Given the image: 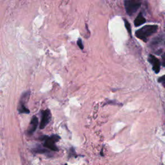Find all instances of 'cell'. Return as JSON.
<instances>
[{
	"instance_id": "6da1fadb",
	"label": "cell",
	"mask_w": 165,
	"mask_h": 165,
	"mask_svg": "<svg viewBox=\"0 0 165 165\" xmlns=\"http://www.w3.org/2000/svg\"><path fill=\"white\" fill-rule=\"evenodd\" d=\"M39 139L43 142V147L52 151H59L58 148L57 147V146L56 145V143H58L59 139H60V137H59L58 135L53 134L50 136H43L39 137Z\"/></svg>"
},
{
	"instance_id": "7a4b0ae2",
	"label": "cell",
	"mask_w": 165,
	"mask_h": 165,
	"mask_svg": "<svg viewBox=\"0 0 165 165\" xmlns=\"http://www.w3.org/2000/svg\"><path fill=\"white\" fill-rule=\"evenodd\" d=\"M158 25H146L136 32V36L143 41L147 42L148 37L158 31Z\"/></svg>"
},
{
	"instance_id": "3957f363",
	"label": "cell",
	"mask_w": 165,
	"mask_h": 165,
	"mask_svg": "<svg viewBox=\"0 0 165 165\" xmlns=\"http://www.w3.org/2000/svg\"><path fill=\"white\" fill-rule=\"evenodd\" d=\"M142 0H124V7L128 15L136 13L141 5Z\"/></svg>"
},
{
	"instance_id": "277c9868",
	"label": "cell",
	"mask_w": 165,
	"mask_h": 165,
	"mask_svg": "<svg viewBox=\"0 0 165 165\" xmlns=\"http://www.w3.org/2000/svg\"><path fill=\"white\" fill-rule=\"evenodd\" d=\"M30 91L24 93L21 97L20 101L19 102L18 110L20 113H30V110L25 107L26 103L28 101L30 97Z\"/></svg>"
},
{
	"instance_id": "5b68a950",
	"label": "cell",
	"mask_w": 165,
	"mask_h": 165,
	"mask_svg": "<svg viewBox=\"0 0 165 165\" xmlns=\"http://www.w3.org/2000/svg\"><path fill=\"white\" fill-rule=\"evenodd\" d=\"M52 118V114L49 109L43 110L41 112V120L40 123L39 128L41 130L44 129L47 124L50 123Z\"/></svg>"
},
{
	"instance_id": "8992f818",
	"label": "cell",
	"mask_w": 165,
	"mask_h": 165,
	"mask_svg": "<svg viewBox=\"0 0 165 165\" xmlns=\"http://www.w3.org/2000/svg\"><path fill=\"white\" fill-rule=\"evenodd\" d=\"M38 118L36 116L34 115L32 118L27 131H26V134L29 135V136H32L34 133L35 131L36 130L37 126H38Z\"/></svg>"
},
{
	"instance_id": "52a82bcc",
	"label": "cell",
	"mask_w": 165,
	"mask_h": 165,
	"mask_svg": "<svg viewBox=\"0 0 165 165\" xmlns=\"http://www.w3.org/2000/svg\"><path fill=\"white\" fill-rule=\"evenodd\" d=\"M148 61L152 65L153 70L156 74H158L160 71V61L153 55H150L148 57Z\"/></svg>"
},
{
	"instance_id": "ba28073f",
	"label": "cell",
	"mask_w": 165,
	"mask_h": 165,
	"mask_svg": "<svg viewBox=\"0 0 165 165\" xmlns=\"http://www.w3.org/2000/svg\"><path fill=\"white\" fill-rule=\"evenodd\" d=\"M33 151L36 153H41V154H45L46 155H48L49 157H51V153L49 151V150L47 149L45 147H42L41 146H37L36 148H35L33 149Z\"/></svg>"
},
{
	"instance_id": "9c48e42d",
	"label": "cell",
	"mask_w": 165,
	"mask_h": 165,
	"mask_svg": "<svg viewBox=\"0 0 165 165\" xmlns=\"http://www.w3.org/2000/svg\"><path fill=\"white\" fill-rule=\"evenodd\" d=\"M145 22H146L145 18L143 17V16L141 13H139L134 21V25L136 26H139L143 25V24L145 23Z\"/></svg>"
},
{
	"instance_id": "30bf717a",
	"label": "cell",
	"mask_w": 165,
	"mask_h": 165,
	"mask_svg": "<svg viewBox=\"0 0 165 165\" xmlns=\"http://www.w3.org/2000/svg\"><path fill=\"white\" fill-rule=\"evenodd\" d=\"M124 24H125V27L127 30V31H128V34L130 35H132V29H131V26H130V24L129 23V22L126 20H124Z\"/></svg>"
},
{
	"instance_id": "8fae6325",
	"label": "cell",
	"mask_w": 165,
	"mask_h": 165,
	"mask_svg": "<svg viewBox=\"0 0 165 165\" xmlns=\"http://www.w3.org/2000/svg\"><path fill=\"white\" fill-rule=\"evenodd\" d=\"M77 154L75 153V149L73 147L72 148H70V150H69V158H72V157H76L77 155H76Z\"/></svg>"
},
{
	"instance_id": "7c38bea8",
	"label": "cell",
	"mask_w": 165,
	"mask_h": 165,
	"mask_svg": "<svg viewBox=\"0 0 165 165\" xmlns=\"http://www.w3.org/2000/svg\"><path fill=\"white\" fill-rule=\"evenodd\" d=\"M77 43V45L79 46V47L80 48V49L83 50V48H84V47H83V43H82V40H81V39H80V38H79V39H78Z\"/></svg>"
},
{
	"instance_id": "4fadbf2b",
	"label": "cell",
	"mask_w": 165,
	"mask_h": 165,
	"mask_svg": "<svg viewBox=\"0 0 165 165\" xmlns=\"http://www.w3.org/2000/svg\"><path fill=\"white\" fill-rule=\"evenodd\" d=\"M158 81L159 83H161L163 85V86H165V75H163V76H162L160 78H159Z\"/></svg>"
},
{
	"instance_id": "5bb4252c",
	"label": "cell",
	"mask_w": 165,
	"mask_h": 165,
	"mask_svg": "<svg viewBox=\"0 0 165 165\" xmlns=\"http://www.w3.org/2000/svg\"><path fill=\"white\" fill-rule=\"evenodd\" d=\"M162 63H163V66L165 67V55H164L162 58Z\"/></svg>"
},
{
	"instance_id": "9a60e30c",
	"label": "cell",
	"mask_w": 165,
	"mask_h": 165,
	"mask_svg": "<svg viewBox=\"0 0 165 165\" xmlns=\"http://www.w3.org/2000/svg\"><path fill=\"white\" fill-rule=\"evenodd\" d=\"M64 165H67V164H65Z\"/></svg>"
}]
</instances>
